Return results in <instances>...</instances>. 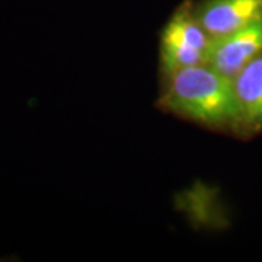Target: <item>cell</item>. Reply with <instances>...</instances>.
Returning <instances> with one entry per match:
<instances>
[{
	"label": "cell",
	"instance_id": "5b68a950",
	"mask_svg": "<svg viewBox=\"0 0 262 262\" xmlns=\"http://www.w3.org/2000/svg\"><path fill=\"white\" fill-rule=\"evenodd\" d=\"M234 95L239 110V128L262 130V54L233 77Z\"/></svg>",
	"mask_w": 262,
	"mask_h": 262
},
{
	"label": "cell",
	"instance_id": "3957f363",
	"mask_svg": "<svg viewBox=\"0 0 262 262\" xmlns=\"http://www.w3.org/2000/svg\"><path fill=\"white\" fill-rule=\"evenodd\" d=\"M259 54H262V16L232 34L213 38L206 64L233 79Z\"/></svg>",
	"mask_w": 262,
	"mask_h": 262
},
{
	"label": "cell",
	"instance_id": "277c9868",
	"mask_svg": "<svg viewBox=\"0 0 262 262\" xmlns=\"http://www.w3.org/2000/svg\"><path fill=\"white\" fill-rule=\"evenodd\" d=\"M194 13L207 34L219 38L261 18L262 0H201Z\"/></svg>",
	"mask_w": 262,
	"mask_h": 262
},
{
	"label": "cell",
	"instance_id": "7a4b0ae2",
	"mask_svg": "<svg viewBox=\"0 0 262 262\" xmlns=\"http://www.w3.org/2000/svg\"><path fill=\"white\" fill-rule=\"evenodd\" d=\"M211 39L185 2L169 19L160 39V64L166 76L185 67L206 64Z\"/></svg>",
	"mask_w": 262,
	"mask_h": 262
},
{
	"label": "cell",
	"instance_id": "6da1fadb",
	"mask_svg": "<svg viewBox=\"0 0 262 262\" xmlns=\"http://www.w3.org/2000/svg\"><path fill=\"white\" fill-rule=\"evenodd\" d=\"M159 103L170 113L211 128H239L233 79L208 64L169 75Z\"/></svg>",
	"mask_w": 262,
	"mask_h": 262
}]
</instances>
